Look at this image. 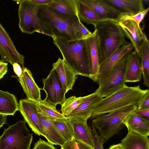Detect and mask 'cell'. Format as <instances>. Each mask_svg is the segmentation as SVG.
Masks as SVG:
<instances>
[{
	"label": "cell",
	"mask_w": 149,
	"mask_h": 149,
	"mask_svg": "<svg viewBox=\"0 0 149 149\" xmlns=\"http://www.w3.org/2000/svg\"><path fill=\"white\" fill-rule=\"evenodd\" d=\"M60 149H79L77 142L74 140L66 142L61 146Z\"/></svg>",
	"instance_id": "37"
},
{
	"label": "cell",
	"mask_w": 149,
	"mask_h": 149,
	"mask_svg": "<svg viewBox=\"0 0 149 149\" xmlns=\"http://www.w3.org/2000/svg\"><path fill=\"white\" fill-rule=\"evenodd\" d=\"M77 16L81 21L94 26L100 22L110 20L102 17L80 0H77Z\"/></svg>",
	"instance_id": "25"
},
{
	"label": "cell",
	"mask_w": 149,
	"mask_h": 149,
	"mask_svg": "<svg viewBox=\"0 0 149 149\" xmlns=\"http://www.w3.org/2000/svg\"><path fill=\"white\" fill-rule=\"evenodd\" d=\"M134 47L127 42L112 54L100 66L97 82L106 76L115 66L126 55L132 51Z\"/></svg>",
	"instance_id": "13"
},
{
	"label": "cell",
	"mask_w": 149,
	"mask_h": 149,
	"mask_svg": "<svg viewBox=\"0 0 149 149\" xmlns=\"http://www.w3.org/2000/svg\"><path fill=\"white\" fill-rule=\"evenodd\" d=\"M0 54L1 60L12 65L17 63L24 64V57L16 49L13 42L0 22Z\"/></svg>",
	"instance_id": "10"
},
{
	"label": "cell",
	"mask_w": 149,
	"mask_h": 149,
	"mask_svg": "<svg viewBox=\"0 0 149 149\" xmlns=\"http://www.w3.org/2000/svg\"><path fill=\"white\" fill-rule=\"evenodd\" d=\"M140 58L143 84L149 88V42L147 37L144 39L138 53Z\"/></svg>",
	"instance_id": "28"
},
{
	"label": "cell",
	"mask_w": 149,
	"mask_h": 149,
	"mask_svg": "<svg viewBox=\"0 0 149 149\" xmlns=\"http://www.w3.org/2000/svg\"><path fill=\"white\" fill-rule=\"evenodd\" d=\"M137 109V106H130L98 116L92 119V125L105 142L114 135L119 134L125 126L123 121Z\"/></svg>",
	"instance_id": "5"
},
{
	"label": "cell",
	"mask_w": 149,
	"mask_h": 149,
	"mask_svg": "<svg viewBox=\"0 0 149 149\" xmlns=\"http://www.w3.org/2000/svg\"><path fill=\"white\" fill-rule=\"evenodd\" d=\"M8 63L0 60V79L2 78L8 71Z\"/></svg>",
	"instance_id": "38"
},
{
	"label": "cell",
	"mask_w": 149,
	"mask_h": 149,
	"mask_svg": "<svg viewBox=\"0 0 149 149\" xmlns=\"http://www.w3.org/2000/svg\"><path fill=\"white\" fill-rule=\"evenodd\" d=\"M43 87L46 97L44 100L49 104L56 108L61 105L66 99L65 94L56 72L52 69L45 79H42Z\"/></svg>",
	"instance_id": "9"
},
{
	"label": "cell",
	"mask_w": 149,
	"mask_h": 149,
	"mask_svg": "<svg viewBox=\"0 0 149 149\" xmlns=\"http://www.w3.org/2000/svg\"><path fill=\"white\" fill-rule=\"evenodd\" d=\"M77 142L79 149H93L89 146L83 143L79 142Z\"/></svg>",
	"instance_id": "43"
},
{
	"label": "cell",
	"mask_w": 149,
	"mask_h": 149,
	"mask_svg": "<svg viewBox=\"0 0 149 149\" xmlns=\"http://www.w3.org/2000/svg\"><path fill=\"white\" fill-rule=\"evenodd\" d=\"M80 0L104 19L118 21L122 13L106 0Z\"/></svg>",
	"instance_id": "17"
},
{
	"label": "cell",
	"mask_w": 149,
	"mask_h": 149,
	"mask_svg": "<svg viewBox=\"0 0 149 149\" xmlns=\"http://www.w3.org/2000/svg\"></svg>",
	"instance_id": "45"
},
{
	"label": "cell",
	"mask_w": 149,
	"mask_h": 149,
	"mask_svg": "<svg viewBox=\"0 0 149 149\" xmlns=\"http://www.w3.org/2000/svg\"><path fill=\"white\" fill-rule=\"evenodd\" d=\"M19 110L17 98L8 91L0 90V113L7 115H14Z\"/></svg>",
	"instance_id": "26"
},
{
	"label": "cell",
	"mask_w": 149,
	"mask_h": 149,
	"mask_svg": "<svg viewBox=\"0 0 149 149\" xmlns=\"http://www.w3.org/2000/svg\"><path fill=\"white\" fill-rule=\"evenodd\" d=\"M38 112L41 135L44 136L48 142L53 145H59L61 146L63 145L66 141L57 131L51 120L38 111Z\"/></svg>",
	"instance_id": "20"
},
{
	"label": "cell",
	"mask_w": 149,
	"mask_h": 149,
	"mask_svg": "<svg viewBox=\"0 0 149 149\" xmlns=\"http://www.w3.org/2000/svg\"><path fill=\"white\" fill-rule=\"evenodd\" d=\"M22 66V73L18 81L27 99L37 102L41 101V89L35 82L30 71L24 65Z\"/></svg>",
	"instance_id": "19"
},
{
	"label": "cell",
	"mask_w": 149,
	"mask_h": 149,
	"mask_svg": "<svg viewBox=\"0 0 149 149\" xmlns=\"http://www.w3.org/2000/svg\"><path fill=\"white\" fill-rule=\"evenodd\" d=\"M149 10L148 7L142 11L134 15H129L122 13L119 17L118 21L121 20H130L136 23L140 26V24L145 17L148 13Z\"/></svg>",
	"instance_id": "32"
},
{
	"label": "cell",
	"mask_w": 149,
	"mask_h": 149,
	"mask_svg": "<svg viewBox=\"0 0 149 149\" xmlns=\"http://www.w3.org/2000/svg\"><path fill=\"white\" fill-rule=\"evenodd\" d=\"M33 4L37 6L48 5L53 0H30Z\"/></svg>",
	"instance_id": "40"
},
{
	"label": "cell",
	"mask_w": 149,
	"mask_h": 149,
	"mask_svg": "<svg viewBox=\"0 0 149 149\" xmlns=\"http://www.w3.org/2000/svg\"><path fill=\"white\" fill-rule=\"evenodd\" d=\"M94 149H104L103 145L105 142L99 135L97 130L92 125Z\"/></svg>",
	"instance_id": "33"
},
{
	"label": "cell",
	"mask_w": 149,
	"mask_h": 149,
	"mask_svg": "<svg viewBox=\"0 0 149 149\" xmlns=\"http://www.w3.org/2000/svg\"><path fill=\"white\" fill-rule=\"evenodd\" d=\"M32 149H57L53 145L48 142L40 138L36 143Z\"/></svg>",
	"instance_id": "35"
},
{
	"label": "cell",
	"mask_w": 149,
	"mask_h": 149,
	"mask_svg": "<svg viewBox=\"0 0 149 149\" xmlns=\"http://www.w3.org/2000/svg\"><path fill=\"white\" fill-rule=\"evenodd\" d=\"M17 1L19 26L22 32L30 34L37 32L52 38L53 35L50 29L38 15L37 6L30 0Z\"/></svg>",
	"instance_id": "6"
},
{
	"label": "cell",
	"mask_w": 149,
	"mask_h": 149,
	"mask_svg": "<svg viewBox=\"0 0 149 149\" xmlns=\"http://www.w3.org/2000/svg\"><path fill=\"white\" fill-rule=\"evenodd\" d=\"M136 114L149 120V109L141 110L137 109L134 112Z\"/></svg>",
	"instance_id": "39"
},
{
	"label": "cell",
	"mask_w": 149,
	"mask_h": 149,
	"mask_svg": "<svg viewBox=\"0 0 149 149\" xmlns=\"http://www.w3.org/2000/svg\"><path fill=\"white\" fill-rule=\"evenodd\" d=\"M13 71L15 74L19 78L20 77L22 73V68L19 63H16L13 64L12 65Z\"/></svg>",
	"instance_id": "41"
},
{
	"label": "cell",
	"mask_w": 149,
	"mask_h": 149,
	"mask_svg": "<svg viewBox=\"0 0 149 149\" xmlns=\"http://www.w3.org/2000/svg\"><path fill=\"white\" fill-rule=\"evenodd\" d=\"M106 0L123 13L134 15L145 9L142 0Z\"/></svg>",
	"instance_id": "24"
},
{
	"label": "cell",
	"mask_w": 149,
	"mask_h": 149,
	"mask_svg": "<svg viewBox=\"0 0 149 149\" xmlns=\"http://www.w3.org/2000/svg\"><path fill=\"white\" fill-rule=\"evenodd\" d=\"M142 77V70L140 58L135 50L130 53L129 61L125 72V82L140 81Z\"/></svg>",
	"instance_id": "21"
},
{
	"label": "cell",
	"mask_w": 149,
	"mask_h": 149,
	"mask_svg": "<svg viewBox=\"0 0 149 149\" xmlns=\"http://www.w3.org/2000/svg\"><path fill=\"white\" fill-rule=\"evenodd\" d=\"M130 53L125 55L106 76L97 82L99 86L95 91L100 97H107L125 84V75Z\"/></svg>",
	"instance_id": "8"
},
{
	"label": "cell",
	"mask_w": 149,
	"mask_h": 149,
	"mask_svg": "<svg viewBox=\"0 0 149 149\" xmlns=\"http://www.w3.org/2000/svg\"><path fill=\"white\" fill-rule=\"evenodd\" d=\"M38 112L42 115L51 120H55L65 118L56 108L52 106L44 100L37 102Z\"/></svg>",
	"instance_id": "30"
},
{
	"label": "cell",
	"mask_w": 149,
	"mask_h": 149,
	"mask_svg": "<svg viewBox=\"0 0 149 149\" xmlns=\"http://www.w3.org/2000/svg\"><path fill=\"white\" fill-rule=\"evenodd\" d=\"M123 123L128 130L143 136H149V120L134 112L130 114L123 121Z\"/></svg>",
	"instance_id": "23"
},
{
	"label": "cell",
	"mask_w": 149,
	"mask_h": 149,
	"mask_svg": "<svg viewBox=\"0 0 149 149\" xmlns=\"http://www.w3.org/2000/svg\"><path fill=\"white\" fill-rule=\"evenodd\" d=\"M148 91V89H141L139 85L129 86L125 84L119 90L101 99L95 107L91 118L93 119L128 106H137Z\"/></svg>",
	"instance_id": "1"
},
{
	"label": "cell",
	"mask_w": 149,
	"mask_h": 149,
	"mask_svg": "<svg viewBox=\"0 0 149 149\" xmlns=\"http://www.w3.org/2000/svg\"><path fill=\"white\" fill-rule=\"evenodd\" d=\"M50 120L57 131L66 142L73 139L72 129L68 120L66 117Z\"/></svg>",
	"instance_id": "29"
},
{
	"label": "cell",
	"mask_w": 149,
	"mask_h": 149,
	"mask_svg": "<svg viewBox=\"0 0 149 149\" xmlns=\"http://www.w3.org/2000/svg\"><path fill=\"white\" fill-rule=\"evenodd\" d=\"M85 50L88 62L91 71L90 78L95 82L97 78L100 67L99 49L95 31L85 40Z\"/></svg>",
	"instance_id": "12"
},
{
	"label": "cell",
	"mask_w": 149,
	"mask_h": 149,
	"mask_svg": "<svg viewBox=\"0 0 149 149\" xmlns=\"http://www.w3.org/2000/svg\"><path fill=\"white\" fill-rule=\"evenodd\" d=\"M37 102L27 98L21 99L19 103V110L31 130L40 136V126Z\"/></svg>",
	"instance_id": "11"
},
{
	"label": "cell",
	"mask_w": 149,
	"mask_h": 149,
	"mask_svg": "<svg viewBox=\"0 0 149 149\" xmlns=\"http://www.w3.org/2000/svg\"><path fill=\"white\" fill-rule=\"evenodd\" d=\"M125 36L131 41L134 50L138 53L141 46L147 37L140 26L134 21L130 20H121L118 21Z\"/></svg>",
	"instance_id": "15"
},
{
	"label": "cell",
	"mask_w": 149,
	"mask_h": 149,
	"mask_svg": "<svg viewBox=\"0 0 149 149\" xmlns=\"http://www.w3.org/2000/svg\"><path fill=\"white\" fill-rule=\"evenodd\" d=\"M56 12L68 15H77V0H53L47 5Z\"/></svg>",
	"instance_id": "27"
},
{
	"label": "cell",
	"mask_w": 149,
	"mask_h": 149,
	"mask_svg": "<svg viewBox=\"0 0 149 149\" xmlns=\"http://www.w3.org/2000/svg\"><path fill=\"white\" fill-rule=\"evenodd\" d=\"M52 38L63 59L77 75L90 78L91 72L86 54L85 40L69 41L56 37Z\"/></svg>",
	"instance_id": "4"
},
{
	"label": "cell",
	"mask_w": 149,
	"mask_h": 149,
	"mask_svg": "<svg viewBox=\"0 0 149 149\" xmlns=\"http://www.w3.org/2000/svg\"><path fill=\"white\" fill-rule=\"evenodd\" d=\"M108 149H121L120 143L111 146Z\"/></svg>",
	"instance_id": "44"
},
{
	"label": "cell",
	"mask_w": 149,
	"mask_h": 149,
	"mask_svg": "<svg viewBox=\"0 0 149 149\" xmlns=\"http://www.w3.org/2000/svg\"><path fill=\"white\" fill-rule=\"evenodd\" d=\"M128 130L127 134L120 143L122 149H149L148 136Z\"/></svg>",
	"instance_id": "22"
},
{
	"label": "cell",
	"mask_w": 149,
	"mask_h": 149,
	"mask_svg": "<svg viewBox=\"0 0 149 149\" xmlns=\"http://www.w3.org/2000/svg\"><path fill=\"white\" fill-rule=\"evenodd\" d=\"M72 129L73 139L83 143L94 149L91 127L87 124V120L81 118H67Z\"/></svg>",
	"instance_id": "14"
},
{
	"label": "cell",
	"mask_w": 149,
	"mask_h": 149,
	"mask_svg": "<svg viewBox=\"0 0 149 149\" xmlns=\"http://www.w3.org/2000/svg\"><path fill=\"white\" fill-rule=\"evenodd\" d=\"M85 96L77 97L72 96L66 98L61 105V113L65 116L69 114L79 105Z\"/></svg>",
	"instance_id": "31"
},
{
	"label": "cell",
	"mask_w": 149,
	"mask_h": 149,
	"mask_svg": "<svg viewBox=\"0 0 149 149\" xmlns=\"http://www.w3.org/2000/svg\"><path fill=\"white\" fill-rule=\"evenodd\" d=\"M94 27L98 43L100 65L127 41L117 21L105 20L99 22Z\"/></svg>",
	"instance_id": "3"
},
{
	"label": "cell",
	"mask_w": 149,
	"mask_h": 149,
	"mask_svg": "<svg viewBox=\"0 0 149 149\" xmlns=\"http://www.w3.org/2000/svg\"><path fill=\"white\" fill-rule=\"evenodd\" d=\"M33 139L25 122L21 120L4 128L0 136V149H30Z\"/></svg>",
	"instance_id": "7"
},
{
	"label": "cell",
	"mask_w": 149,
	"mask_h": 149,
	"mask_svg": "<svg viewBox=\"0 0 149 149\" xmlns=\"http://www.w3.org/2000/svg\"><path fill=\"white\" fill-rule=\"evenodd\" d=\"M103 98L95 91L86 95L79 105L69 114L65 116L67 118H81L87 120L91 118L96 104Z\"/></svg>",
	"instance_id": "16"
},
{
	"label": "cell",
	"mask_w": 149,
	"mask_h": 149,
	"mask_svg": "<svg viewBox=\"0 0 149 149\" xmlns=\"http://www.w3.org/2000/svg\"><path fill=\"white\" fill-rule=\"evenodd\" d=\"M137 107L138 110L149 109V91L143 95L139 102Z\"/></svg>",
	"instance_id": "36"
},
{
	"label": "cell",
	"mask_w": 149,
	"mask_h": 149,
	"mask_svg": "<svg viewBox=\"0 0 149 149\" xmlns=\"http://www.w3.org/2000/svg\"><path fill=\"white\" fill-rule=\"evenodd\" d=\"M92 33L81 21L78 29V40H85L89 37Z\"/></svg>",
	"instance_id": "34"
},
{
	"label": "cell",
	"mask_w": 149,
	"mask_h": 149,
	"mask_svg": "<svg viewBox=\"0 0 149 149\" xmlns=\"http://www.w3.org/2000/svg\"><path fill=\"white\" fill-rule=\"evenodd\" d=\"M8 115L0 113V128L6 123Z\"/></svg>",
	"instance_id": "42"
},
{
	"label": "cell",
	"mask_w": 149,
	"mask_h": 149,
	"mask_svg": "<svg viewBox=\"0 0 149 149\" xmlns=\"http://www.w3.org/2000/svg\"><path fill=\"white\" fill-rule=\"evenodd\" d=\"M52 69L56 72L65 93L72 90L77 75L74 71L60 58L53 64Z\"/></svg>",
	"instance_id": "18"
},
{
	"label": "cell",
	"mask_w": 149,
	"mask_h": 149,
	"mask_svg": "<svg viewBox=\"0 0 149 149\" xmlns=\"http://www.w3.org/2000/svg\"><path fill=\"white\" fill-rule=\"evenodd\" d=\"M37 8L39 15L49 27L53 37L69 41L78 40V29L81 21L77 15L60 14L47 5L37 6Z\"/></svg>",
	"instance_id": "2"
}]
</instances>
